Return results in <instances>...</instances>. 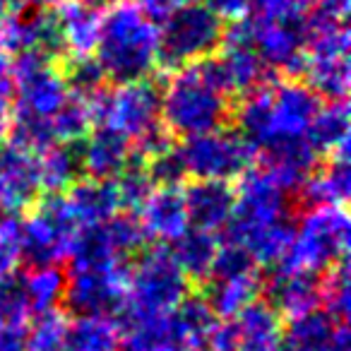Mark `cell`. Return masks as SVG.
<instances>
[{"mask_svg":"<svg viewBox=\"0 0 351 351\" xmlns=\"http://www.w3.org/2000/svg\"><path fill=\"white\" fill-rule=\"evenodd\" d=\"M320 108V97L306 82L263 84L245 94L236 108V125L255 152L287 137H306Z\"/></svg>","mask_w":351,"mask_h":351,"instance_id":"cell-1","label":"cell"},{"mask_svg":"<svg viewBox=\"0 0 351 351\" xmlns=\"http://www.w3.org/2000/svg\"><path fill=\"white\" fill-rule=\"evenodd\" d=\"M97 63L106 80L123 84L147 80L159 65V27L135 3H113L101 15Z\"/></svg>","mask_w":351,"mask_h":351,"instance_id":"cell-2","label":"cell"},{"mask_svg":"<svg viewBox=\"0 0 351 351\" xmlns=\"http://www.w3.org/2000/svg\"><path fill=\"white\" fill-rule=\"evenodd\" d=\"M231 116V99L205 73L202 63L173 70L161 92V125L171 135L195 137L224 128Z\"/></svg>","mask_w":351,"mask_h":351,"instance_id":"cell-3","label":"cell"},{"mask_svg":"<svg viewBox=\"0 0 351 351\" xmlns=\"http://www.w3.org/2000/svg\"><path fill=\"white\" fill-rule=\"evenodd\" d=\"M215 313L202 296H188L161 317H123V332L132 351H207Z\"/></svg>","mask_w":351,"mask_h":351,"instance_id":"cell-4","label":"cell"},{"mask_svg":"<svg viewBox=\"0 0 351 351\" xmlns=\"http://www.w3.org/2000/svg\"><path fill=\"white\" fill-rule=\"evenodd\" d=\"M349 248V215L344 205H317L303 215L293 231L291 248L277 269L306 274L330 272L346 258Z\"/></svg>","mask_w":351,"mask_h":351,"instance_id":"cell-5","label":"cell"},{"mask_svg":"<svg viewBox=\"0 0 351 351\" xmlns=\"http://www.w3.org/2000/svg\"><path fill=\"white\" fill-rule=\"evenodd\" d=\"M191 296V279L173 263L169 248H154L128 272L123 317H161Z\"/></svg>","mask_w":351,"mask_h":351,"instance_id":"cell-6","label":"cell"},{"mask_svg":"<svg viewBox=\"0 0 351 351\" xmlns=\"http://www.w3.org/2000/svg\"><path fill=\"white\" fill-rule=\"evenodd\" d=\"M224 25L202 3H186L171 12L159 27V65L186 68L210 58L221 44Z\"/></svg>","mask_w":351,"mask_h":351,"instance_id":"cell-7","label":"cell"},{"mask_svg":"<svg viewBox=\"0 0 351 351\" xmlns=\"http://www.w3.org/2000/svg\"><path fill=\"white\" fill-rule=\"evenodd\" d=\"M94 125L108 128L125 140L140 142L161 128V92L152 80L123 82L92 97Z\"/></svg>","mask_w":351,"mask_h":351,"instance_id":"cell-8","label":"cell"},{"mask_svg":"<svg viewBox=\"0 0 351 351\" xmlns=\"http://www.w3.org/2000/svg\"><path fill=\"white\" fill-rule=\"evenodd\" d=\"M234 215L229 224V241L243 243L258 231L293 219L291 195L265 169H248L239 178Z\"/></svg>","mask_w":351,"mask_h":351,"instance_id":"cell-9","label":"cell"},{"mask_svg":"<svg viewBox=\"0 0 351 351\" xmlns=\"http://www.w3.org/2000/svg\"><path fill=\"white\" fill-rule=\"evenodd\" d=\"M188 176L195 181H226L241 178L248 169H253L255 147L239 135L236 130L217 128L195 137H186L178 147Z\"/></svg>","mask_w":351,"mask_h":351,"instance_id":"cell-10","label":"cell"},{"mask_svg":"<svg viewBox=\"0 0 351 351\" xmlns=\"http://www.w3.org/2000/svg\"><path fill=\"white\" fill-rule=\"evenodd\" d=\"M80 231L65 197L49 195L22 221V258L32 267L63 263L73 253Z\"/></svg>","mask_w":351,"mask_h":351,"instance_id":"cell-11","label":"cell"},{"mask_svg":"<svg viewBox=\"0 0 351 351\" xmlns=\"http://www.w3.org/2000/svg\"><path fill=\"white\" fill-rule=\"evenodd\" d=\"M245 20L250 27L253 49L269 70L301 75L313 29L311 17L306 12L272 17V20H258V17H245Z\"/></svg>","mask_w":351,"mask_h":351,"instance_id":"cell-12","label":"cell"},{"mask_svg":"<svg viewBox=\"0 0 351 351\" xmlns=\"http://www.w3.org/2000/svg\"><path fill=\"white\" fill-rule=\"evenodd\" d=\"M128 272L125 263H108L97 267L70 269L65 284L68 308L77 315H116L123 313L128 298Z\"/></svg>","mask_w":351,"mask_h":351,"instance_id":"cell-13","label":"cell"},{"mask_svg":"<svg viewBox=\"0 0 351 351\" xmlns=\"http://www.w3.org/2000/svg\"><path fill=\"white\" fill-rule=\"evenodd\" d=\"M12 70H15L12 92H17V113L51 121L70 94L63 73L56 68L53 60L36 51L17 56V60H12Z\"/></svg>","mask_w":351,"mask_h":351,"instance_id":"cell-14","label":"cell"},{"mask_svg":"<svg viewBox=\"0 0 351 351\" xmlns=\"http://www.w3.org/2000/svg\"><path fill=\"white\" fill-rule=\"evenodd\" d=\"M282 315L267 303L255 301L231 320L212 327L207 351H282Z\"/></svg>","mask_w":351,"mask_h":351,"instance_id":"cell-15","label":"cell"},{"mask_svg":"<svg viewBox=\"0 0 351 351\" xmlns=\"http://www.w3.org/2000/svg\"><path fill=\"white\" fill-rule=\"evenodd\" d=\"M0 191L3 212L17 215L34 205L41 193L36 154L17 145H0Z\"/></svg>","mask_w":351,"mask_h":351,"instance_id":"cell-16","label":"cell"},{"mask_svg":"<svg viewBox=\"0 0 351 351\" xmlns=\"http://www.w3.org/2000/svg\"><path fill=\"white\" fill-rule=\"evenodd\" d=\"M282 351H351L349 327L317 308L289 322Z\"/></svg>","mask_w":351,"mask_h":351,"instance_id":"cell-17","label":"cell"},{"mask_svg":"<svg viewBox=\"0 0 351 351\" xmlns=\"http://www.w3.org/2000/svg\"><path fill=\"white\" fill-rule=\"evenodd\" d=\"M263 154V169L272 176L274 181L289 193H298L303 183L308 181V176L315 171L317 154L306 137H287V140H277L272 145L260 149Z\"/></svg>","mask_w":351,"mask_h":351,"instance_id":"cell-18","label":"cell"},{"mask_svg":"<svg viewBox=\"0 0 351 351\" xmlns=\"http://www.w3.org/2000/svg\"><path fill=\"white\" fill-rule=\"evenodd\" d=\"M263 291L267 293V306L274 308L279 315H287L289 320L322 306V282L315 274L277 269L269 282L263 284Z\"/></svg>","mask_w":351,"mask_h":351,"instance_id":"cell-19","label":"cell"},{"mask_svg":"<svg viewBox=\"0 0 351 351\" xmlns=\"http://www.w3.org/2000/svg\"><path fill=\"white\" fill-rule=\"evenodd\" d=\"M137 219L147 239H154L156 243H173L183 231L191 229L181 186L154 188L137 210Z\"/></svg>","mask_w":351,"mask_h":351,"instance_id":"cell-20","label":"cell"},{"mask_svg":"<svg viewBox=\"0 0 351 351\" xmlns=\"http://www.w3.org/2000/svg\"><path fill=\"white\" fill-rule=\"evenodd\" d=\"M183 200L193 229L217 234L234 215L236 191L226 181H195L183 191Z\"/></svg>","mask_w":351,"mask_h":351,"instance_id":"cell-21","label":"cell"},{"mask_svg":"<svg viewBox=\"0 0 351 351\" xmlns=\"http://www.w3.org/2000/svg\"><path fill=\"white\" fill-rule=\"evenodd\" d=\"M77 156L80 166H82V171L89 178L113 181L128 169V164H130L135 154H132L130 140L99 125L97 130H89V135L82 140Z\"/></svg>","mask_w":351,"mask_h":351,"instance_id":"cell-22","label":"cell"},{"mask_svg":"<svg viewBox=\"0 0 351 351\" xmlns=\"http://www.w3.org/2000/svg\"><path fill=\"white\" fill-rule=\"evenodd\" d=\"M63 197L80 229L106 224L123 210L116 181H104V178H87V181L73 183L68 188V195Z\"/></svg>","mask_w":351,"mask_h":351,"instance_id":"cell-23","label":"cell"},{"mask_svg":"<svg viewBox=\"0 0 351 351\" xmlns=\"http://www.w3.org/2000/svg\"><path fill=\"white\" fill-rule=\"evenodd\" d=\"M56 17H58L60 39L70 58L92 56L99 41V29H101V12L82 5L77 0L75 3L65 0L56 8Z\"/></svg>","mask_w":351,"mask_h":351,"instance_id":"cell-24","label":"cell"},{"mask_svg":"<svg viewBox=\"0 0 351 351\" xmlns=\"http://www.w3.org/2000/svg\"><path fill=\"white\" fill-rule=\"evenodd\" d=\"M260 293H263V282H260V274L253 272L241 277L207 279V291L202 298L215 313V317L231 320L248 306H253Z\"/></svg>","mask_w":351,"mask_h":351,"instance_id":"cell-25","label":"cell"},{"mask_svg":"<svg viewBox=\"0 0 351 351\" xmlns=\"http://www.w3.org/2000/svg\"><path fill=\"white\" fill-rule=\"evenodd\" d=\"M351 193V166L346 154H337L322 169H315L298 191L308 207L344 205Z\"/></svg>","mask_w":351,"mask_h":351,"instance_id":"cell-26","label":"cell"},{"mask_svg":"<svg viewBox=\"0 0 351 351\" xmlns=\"http://www.w3.org/2000/svg\"><path fill=\"white\" fill-rule=\"evenodd\" d=\"M217 250H219V241L217 234L202 229H186L178 239L171 243L169 253L173 263L181 267V272L188 279L195 282H207L212 274V265H215Z\"/></svg>","mask_w":351,"mask_h":351,"instance_id":"cell-27","label":"cell"},{"mask_svg":"<svg viewBox=\"0 0 351 351\" xmlns=\"http://www.w3.org/2000/svg\"><path fill=\"white\" fill-rule=\"evenodd\" d=\"M308 145L315 154H346L349 152V108L346 101H332L320 106L306 130Z\"/></svg>","mask_w":351,"mask_h":351,"instance_id":"cell-28","label":"cell"},{"mask_svg":"<svg viewBox=\"0 0 351 351\" xmlns=\"http://www.w3.org/2000/svg\"><path fill=\"white\" fill-rule=\"evenodd\" d=\"M301 75L306 84L327 101H346L349 94V56H306Z\"/></svg>","mask_w":351,"mask_h":351,"instance_id":"cell-29","label":"cell"},{"mask_svg":"<svg viewBox=\"0 0 351 351\" xmlns=\"http://www.w3.org/2000/svg\"><path fill=\"white\" fill-rule=\"evenodd\" d=\"M36 169H39L41 191L49 195H63L82 171L77 149L70 145H51L41 154H36Z\"/></svg>","mask_w":351,"mask_h":351,"instance_id":"cell-30","label":"cell"},{"mask_svg":"<svg viewBox=\"0 0 351 351\" xmlns=\"http://www.w3.org/2000/svg\"><path fill=\"white\" fill-rule=\"evenodd\" d=\"M123 337L121 322L111 315H77L68 325V351H113Z\"/></svg>","mask_w":351,"mask_h":351,"instance_id":"cell-31","label":"cell"},{"mask_svg":"<svg viewBox=\"0 0 351 351\" xmlns=\"http://www.w3.org/2000/svg\"><path fill=\"white\" fill-rule=\"evenodd\" d=\"M65 284H68V274L58 265L32 267L20 279V287L25 291L27 303H29V311L39 313V315L56 311V306L65 298Z\"/></svg>","mask_w":351,"mask_h":351,"instance_id":"cell-32","label":"cell"},{"mask_svg":"<svg viewBox=\"0 0 351 351\" xmlns=\"http://www.w3.org/2000/svg\"><path fill=\"white\" fill-rule=\"evenodd\" d=\"M94 125V111H92V99L77 97V94H68L63 106L56 111L51 118V128H53L56 142L63 145H75L82 142L89 135Z\"/></svg>","mask_w":351,"mask_h":351,"instance_id":"cell-33","label":"cell"},{"mask_svg":"<svg viewBox=\"0 0 351 351\" xmlns=\"http://www.w3.org/2000/svg\"><path fill=\"white\" fill-rule=\"evenodd\" d=\"M68 325L60 311L41 313L27 332L25 351H68Z\"/></svg>","mask_w":351,"mask_h":351,"instance_id":"cell-34","label":"cell"},{"mask_svg":"<svg viewBox=\"0 0 351 351\" xmlns=\"http://www.w3.org/2000/svg\"><path fill=\"white\" fill-rule=\"evenodd\" d=\"M101 229L106 234L108 243H111L113 253L121 260H125L128 255L140 253L145 248L147 234L135 215H116L106 224H101Z\"/></svg>","mask_w":351,"mask_h":351,"instance_id":"cell-35","label":"cell"},{"mask_svg":"<svg viewBox=\"0 0 351 351\" xmlns=\"http://www.w3.org/2000/svg\"><path fill=\"white\" fill-rule=\"evenodd\" d=\"M65 84H68L70 94L92 99L104 89L106 75H104L101 65L92 56H82V58H70L63 70Z\"/></svg>","mask_w":351,"mask_h":351,"instance_id":"cell-36","label":"cell"},{"mask_svg":"<svg viewBox=\"0 0 351 351\" xmlns=\"http://www.w3.org/2000/svg\"><path fill=\"white\" fill-rule=\"evenodd\" d=\"M22 260V219L12 212L0 215V282L12 279Z\"/></svg>","mask_w":351,"mask_h":351,"instance_id":"cell-37","label":"cell"},{"mask_svg":"<svg viewBox=\"0 0 351 351\" xmlns=\"http://www.w3.org/2000/svg\"><path fill=\"white\" fill-rule=\"evenodd\" d=\"M349 265H346V258L341 260L339 265L330 269L327 279L322 282V306H325V313H330L337 320H344L349 317Z\"/></svg>","mask_w":351,"mask_h":351,"instance_id":"cell-38","label":"cell"},{"mask_svg":"<svg viewBox=\"0 0 351 351\" xmlns=\"http://www.w3.org/2000/svg\"><path fill=\"white\" fill-rule=\"evenodd\" d=\"M113 181H116L123 207H130V210H140L142 202L154 191V183H152L149 173H147L145 166L135 164V156H132V161L128 164V169L123 171L118 178H113Z\"/></svg>","mask_w":351,"mask_h":351,"instance_id":"cell-39","label":"cell"},{"mask_svg":"<svg viewBox=\"0 0 351 351\" xmlns=\"http://www.w3.org/2000/svg\"><path fill=\"white\" fill-rule=\"evenodd\" d=\"M253 272H258V265H255L253 255H250L241 243L229 241V243L219 245V250H217L210 279L241 277V274H253Z\"/></svg>","mask_w":351,"mask_h":351,"instance_id":"cell-40","label":"cell"},{"mask_svg":"<svg viewBox=\"0 0 351 351\" xmlns=\"http://www.w3.org/2000/svg\"><path fill=\"white\" fill-rule=\"evenodd\" d=\"M145 169L154 188H178L188 176L181 154H178V147H171V149L152 156L149 166H145Z\"/></svg>","mask_w":351,"mask_h":351,"instance_id":"cell-41","label":"cell"},{"mask_svg":"<svg viewBox=\"0 0 351 351\" xmlns=\"http://www.w3.org/2000/svg\"><path fill=\"white\" fill-rule=\"evenodd\" d=\"M29 303L20 287V279L0 282V330L15 322H29Z\"/></svg>","mask_w":351,"mask_h":351,"instance_id":"cell-42","label":"cell"},{"mask_svg":"<svg viewBox=\"0 0 351 351\" xmlns=\"http://www.w3.org/2000/svg\"><path fill=\"white\" fill-rule=\"evenodd\" d=\"M351 0H317L313 5V25H344Z\"/></svg>","mask_w":351,"mask_h":351,"instance_id":"cell-43","label":"cell"},{"mask_svg":"<svg viewBox=\"0 0 351 351\" xmlns=\"http://www.w3.org/2000/svg\"><path fill=\"white\" fill-rule=\"evenodd\" d=\"M250 3L253 0H205L202 5H207L219 20H243L250 12Z\"/></svg>","mask_w":351,"mask_h":351,"instance_id":"cell-44","label":"cell"},{"mask_svg":"<svg viewBox=\"0 0 351 351\" xmlns=\"http://www.w3.org/2000/svg\"><path fill=\"white\" fill-rule=\"evenodd\" d=\"M186 3H191V0H137L135 5L140 8L152 22H159L161 25L171 12H176L178 8L186 5Z\"/></svg>","mask_w":351,"mask_h":351,"instance_id":"cell-45","label":"cell"},{"mask_svg":"<svg viewBox=\"0 0 351 351\" xmlns=\"http://www.w3.org/2000/svg\"><path fill=\"white\" fill-rule=\"evenodd\" d=\"M29 322H15L0 330V351H25Z\"/></svg>","mask_w":351,"mask_h":351,"instance_id":"cell-46","label":"cell"},{"mask_svg":"<svg viewBox=\"0 0 351 351\" xmlns=\"http://www.w3.org/2000/svg\"><path fill=\"white\" fill-rule=\"evenodd\" d=\"M15 89V70H12V56L0 51V99H8Z\"/></svg>","mask_w":351,"mask_h":351,"instance_id":"cell-47","label":"cell"},{"mask_svg":"<svg viewBox=\"0 0 351 351\" xmlns=\"http://www.w3.org/2000/svg\"><path fill=\"white\" fill-rule=\"evenodd\" d=\"M10 125H12V113L10 106H8V99H0V145L10 135Z\"/></svg>","mask_w":351,"mask_h":351,"instance_id":"cell-48","label":"cell"},{"mask_svg":"<svg viewBox=\"0 0 351 351\" xmlns=\"http://www.w3.org/2000/svg\"><path fill=\"white\" fill-rule=\"evenodd\" d=\"M77 3H82V5L87 8H94V10H108V8L113 5V3H118V0H77Z\"/></svg>","mask_w":351,"mask_h":351,"instance_id":"cell-49","label":"cell"},{"mask_svg":"<svg viewBox=\"0 0 351 351\" xmlns=\"http://www.w3.org/2000/svg\"><path fill=\"white\" fill-rule=\"evenodd\" d=\"M29 3H36V5H41V8H58L65 0H29Z\"/></svg>","mask_w":351,"mask_h":351,"instance_id":"cell-50","label":"cell"},{"mask_svg":"<svg viewBox=\"0 0 351 351\" xmlns=\"http://www.w3.org/2000/svg\"><path fill=\"white\" fill-rule=\"evenodd\" d=\"M296 3H298V5L303 8V10H308V8H313V5H315L317 0H296Z\"/></svg>","mask_w":351,"mask_h":351,"instance_id":"cell-51","label":"cell"},{"mask_svg":"<svg viewBox=\"0 0 351 351\" xmlns=\"http://www.w3.org/2000/svg\"><path fill=\"white\" fill-rule=\"evenodd\" d=\"M5 12H8V8H5V3H3V0H0V17H3V15H5Z\"/></svg>","mask_w":351,"mask_h":351,"instance_id":"cell-52","label":"cell"},{"mask_svg":"<svg viewBox=\"0 0 351 351\" xmlns=\"http://www.w3.org/2000/svg\"><path fill=\"white\" fill-rule=\"evenodd\" d=\"M0 210H3V191H0Z\"/></svg>","mask_w":351,"mask_h":351,"instance_id":"cell-53","label":"cell"},{"mask_svg":"<svg viewBox=\"0 0 351 351\" xmlns=\"http://www.w3.org/2000/svg\"><path fill=\"white\" fill-rule=\"evenodd\" d=\"M113 351H132V349H130V346H128V349H113Z\"/></svg>","mask_w":351,"mask_h":351,"instance_id":"cell-54","label":"cell"}]
</instances>
